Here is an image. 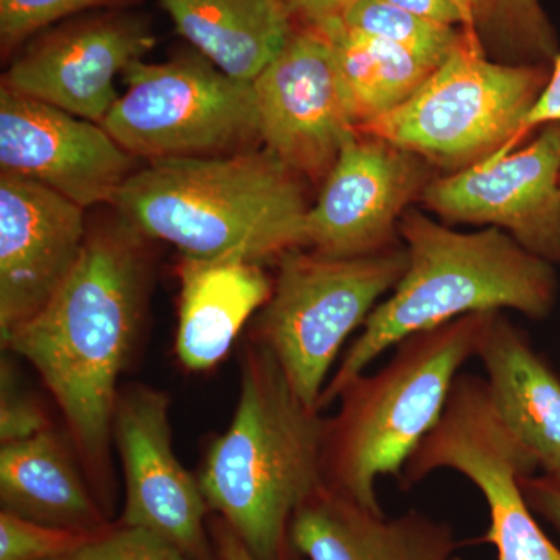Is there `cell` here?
<instances>
[{"instance_id":"cell-1","label":"cell","mask_w":560,"mask_h":560,"mask_svg":"<svg viewBox=\"0 0 560 560\" xmlns=\"http://www.w3.org/2000/svg\"><path fill=\"white\" fill-rule=\"evenodd\" d=\"M149 242L116 210L90 223L80 259L60 290L32 319L0 338L3 349L38 372L60 407L88 477L103 489L113 477L119 378L149 305Z\"/></svg>"},{"instance_id":"cell-2","label":"cell","mask_w":560,"mask_h":560,"mask_svg":"<svg viewBox=\"0 0 560 560\" xmlns=\"http://www.w3.org/2000/svg\"><path fill=\"white\" fill-rule=\"evenodd\" d=\"M305 179L270 151L147 162L113 209L183 257L267 264L307 248Z\"/></svg>"},{"instance_id":"cell-3","label":"cell","mask_w":560,"mask_h":560,"mask_svg":"<svg viewBox=\"0 0 560 560\" xmlns=\"http://www.w3.org/2000/svg\"><path fill=\"white\" fill-rule=\"evenodd\" d=\"M399 234L407 268L346 350L323 390L320 411L337 400L346 383L411 335L475 313L514 311L545 319L555 311L559 293L555 265L522 248L504 231L458 232L408 209Z\"/></svg>"},{"instance_id":"cell-4","label":"cell","mask_w":560,"mask_h":560,"mask_svg":"<svg viewBox=\"0 0 560 560\" xmlns=\"http://www.w3.org/2000/svg\"><path fill=\"white\" fill-rule=\"evenodd\" d=\"M320 412L291 389L270 350L245 349L234 418L210 444L198 481L209 510L257 560L283 559L294 514L326 485Z\"/></svg>"},{"instance_id":"cell-5","label":"cell","mask_w":560,"mask_h":560,"mask_svg":"<svg viewBox=\"0 0 560 560\" xmlns=\"http://www.w3.org/2000/svg\"><path fill=\"white\" fill-rule=\"evenodd\" d=\"M493 313V312H492ZM492 313H475L419 331L396 346L374 374L357 375L326 420L324 480L331 489L383 512L381 477H400L423 438L440 422L460 368L477 357Z\"/></svg>"},{"instance_id":"cell-6","label":"cell","mask_w":560,"mask_h":560,"mask_svg":"<svg viewBox=\"0 0 560 560\" xmlns=\"http://www.w3.org/2000/svg\"><path fill=\"white\" fill-rule=\"evenodd\" d=\"M551 69L489 60L478 36L466 33L404 105L357 131L411 151L431 167L466 171L517 149Z\"/></svg>"},{"instance_id":"cell-7","label":"cell","mask_w":560,"mask_h":560,"mask_svg":"<svg viewBox=\"0 0 560 560\" xmlns=\"http://www.w3.org/2000/svg\"><path fill=\"white\" fill-rule=\"evenodd\" d=\"M407 261L405 246L364 257L298 248L276 261L271 296L254 319L250 341L270 350L308 407L319 410L345 341L397 285Z\"/></svg>"},{"instance_id":"cell-8","label":"cell","mask_w":560,"mask_h":560,"mask_svg":"<svg viewBox=\"0 0 560 560\" xmlns=\"http://www.w3.org/2000/svg\"><path fill=\"white\" fill-rule=\"evenodd\" d=\"M102 127L136 160L224 156L261 149L250 81L200 57L136 61Z\"/></svg>"},{"instance_id":"cell-9","label":"cell","mask_w":560,"mask_h":560,"mask_svg":"<svg viewBox=\"0 0 560 560\" xmlns=\"http://www.w3.org/2000/svg\"><path fill=\"white\" fill-rule=\"evenodd\" d=\"M442 469L463 475L485 497L489 528L480 541L495 547L497 560H560L521 488L523 475L537 474L539 463L508 429L478 375H458L440 422L405 464L400 485L411 488Z\"/></svg>"},{"instance_id":"cell-10","label":"cell","mask_w":560,"mask_h":560,"mask_svg":"<svg viewBox=\"0 0 560 560\" xmlns=\"http://www.w3.org/2000/svg\"><path fill=\"white\" fill-rule=\"evenodd\" d=\"M420 200L448 224L497 228L522 248L560 264V124L529 145L431 179Z\"/></svg>"},{"instance_id":"cell-11","label":"cell","mask_w":560,"mask_h":560,"mask_svg":"<svg viewBox=\"0 0 560 560\" xmlns=\"http://www.w3.org/2000/svg\"><path fill=\"white\" fill-rule=\"evenodd\" d=\"M154 43L149 22L125 9L65 21L28 40L2 90L102 125L120 95L117 77Z\"/></svg>"},{"instance_id":"cell-12","label":"cell","mask_w":560,"mask_h":560,"mask_svg":"<svg viewBox=\"0 0 560 560\" xmlns=\"http://www.w3.org/2000/svg\"><path fill=\"white\" fill-rule=\"evenodd\" d=\"M430 168L411 151L353 131L308 210L307 249L364 257L397 248L401 217L429 186Z\"/></svg>"},{"instance_id":"cell-13","label":"cell","mask_w":560,"mask_h":560,"mask_svg":"<svg viewBox=\"0 0 560 560\" xmlns=\"http://www.w3.org/2000/svg\"><path fill=\"white\" fill-rule=\"evenodd\" d=\"M261 147L313 184H323L355 131L342 101L329 39L296 27L253 81Z\"/></svg>"},{"instance_id":"cell-14","label":"cell","mask_w":560,"mask_h":560,"mask_svg":"<svg viewBox=\"0 0 560 560\" xmlns=\"http://www.w3.org/2000/svg\"><path fill=\"white\" fill-rule=\"evenodd\" d=\"M125 508L120 525L149 529L195 560H210L208 501L173 448L171 397L145 385L120 389L113 419Z\"/></svg>"},{"instance_id":"cell-15","label":"cell","mask_w":560,"mask_h":560,"mask_svg":"<svg viewBox=\"0 0 560 560\" xmlns=\"http://www.w3.org/2000/svg\"><path fill=\"white\" fill-rule=\"evenodd\" d=\"M138 161L101 124L0 88V173L83 209L113 208Z\"/></svg>"},{"instance_id":"cell-16","label":"cell","mask_w":560,"mask_h":560,"mask_svg":"<svg viewBox=\"0 0 560 560\" xmlns=\"http://www.w3.org/2000/svg\"><path fill=\"white\" fill-rule=\"evenodd\" d=\"M88 230L86 209L35 180L0 173V338L60 290Z\"/></svg>"},{"instance_id":"cell-17","label":"cell","mask_w":560,"mask_h":560,"mask_svg":"<svg viewBox=\"0 0 560 560\" xmlns=\"http://www.w3.org/2000/svg\"><path fill=\"white\" fill-rule=\"evenodd\" d=\"M290 545L308 560H455L453 529L419 511L386 517L323 485L294 514Z\"/></svg>"},{"instance_id":"cell-18","label":"cell","mask_w":560,"mask_h":560,"mask_svg":"<svg viewBox=\"0 0 560 560\" xmlns=\"http://www.w3.org/2000/svg\"><path fill=\"white\" fill-rule=\"evenodd\" d=\"M477 359L490 399L511 433L539 463L560 469V378L504 312H493Z\"/></svg>"},{"instance_id":"cell-19","label":"cell","mask_w":560,"mask_h":560,"mask_svg":"<svg viewBox=\"0 0 560 560\" xmlns=\"http://www.w3.org/2000/svg\"><path fill=\"white\" fill-rule=\"evenodd\" d=\"M176 355L186 370L217 366L272 291L264 265L183 257Z\"/></svg>"},{"instance_id":"cell-20","label":"cell","mask_w":560,"mask_h":560,"mask_svg":"<svg viewBox=\"0 0 560 560\" xmlns=\"http://www.w3.org/2000/svg\"><path fill=\"white\" fill-rule=\"evenodd\" d=\"M176 31L232 79L250 81L289 43L296 24L280 0H160Z\"/></svg>"},{"instance_id":"cell-21","label":"cell","mask_w":560,"mask_h":560,"mask_svg":"<svg viewBox=\"0 0 560 560\" xmlns=\"http://www.w3.org/2000/svg\"><path fill=\"white\" fill-rule=\"evenodd\" d=\"M0 503L3 511L46 525L108 529L68 448L51 429L2 444Z\"/></svg>"},{"instance_id":"cell-22","label":"cell","mask_w":560,"mask_h":560,"mask_svg":"<svg viewBox=\"0 0 560 560\" xmlns=\"http://www.w3.org/2000/svg\"><path fill=\"white\" fill-rule=\"evenodd\" d=\"M315 28L329 39L342 101L355 130L399 108L434 72L400 47L341 20Z\"/></svg>"},{"instance_id":"cell-23","label":"cell","mask_w":560,"mask_h":560,"mask_svg":"<svg viewBox=\"0 0 560 560\" xmlns=\"http://www.w3.org/2000/svg\"><path fill=\"white\" fill-rule=\"evenodd\" d=\"M475 33L504 65H555L558 33L540 0H478Z\"/></svg>"},{"instance_id":"cell-24","label":"cell","mask_w":560,"mask_h":560,"mask_svg":"<svg viewBox=\"0 0 560 560\" xmlns=\"http://www.w3.org/2000/svg\"><path fill=\"white\" fill-rule=\"evenodd\" d=\"M337 20L355 31L388 40L433 69L447 60L466 35L463 28L423 20L383 0H355Z\"/></svg>"},{"instance_id":"cell-25","label":"cell","mask_w":560,"mask_h":560,"mask_svg":"<svg viewBox=\"0 0 560 560\" xmlns=\"http://www.w3.org/2000/svg\"><path fill=\"white\" fill-rule=\"evenodd\" d=\"M139 0H0V46L3 55L83 11L116 10Z\"/></svg>"},{"instance_id":"cell-26","label":"cell","mask_w":560,"mask_h":560,"mask_svg":"<svg viewBox=\"0 0 560 560\" xmlns=\"http://www.w3.org/2000/svg\"><path fill=\"white\" fill-rule=\"evenodd\" d=\"M103 533V530H102ZM101 533L62 528L0 512V560H55L84 547Z\"/></svg>"},{"instance_id":"cell-27","label":"cell","mask_w":560,"mask_h":560,"mask_svg":"<svg viewBox=\"0 0 560 560\" xmlns=\"http://www.w3.org/2000/svg\"><path fill=\"white\" fill-rule=\"evenodd\" d=\"M55 560H195L149 529L120 525L105 529L84 547Z\"/></svg>"},{"instance_id":"cell-28","label":"cell","mask_w":560,"mask_h":560,"mask_svg":"<svg viewBox=\"0 0 560 560\" xmlns=\"http://www.w3.org/2000/svg\"><path fill=\"white\" fill-rule=\"evenodd\" d=\"M16 372L9 361L0 370V441L2 444L31 440L50 430L46 411L18 383Z\"/></svg>"},{"instance_id":"cell-29","label":"cell","mask_w":560,"mask_h":560,"mask_svg":"<svg viewBox=\"0 0 560 560\" xmlns=\"http://www.w3.org/2000/svg\"><path fill=\"white\" fill-rule=\"evenodd\" d=\"M521 488L534 514L560 536V469L523 475Z\"/></svg>"},{"instance_id":"cell-30","label":"cell","mask_w":560,"mask_h":560,"mask_svg":"<svg viewBox=\"0 0 560 560\" xmlns=\"http://www.w3.org/2000/svg\"><path fill=\"white\" fill-rule=\"evenodd\" d=\"M296 27H320L337 20L355 0H280Z\"/></svg>"},{"instance_id":"cell-31","label":"cell","mask_w":560,"mask_h":560,"mask_svg":"<svg viewBox=\"0 0 560 560\" xmlns=\"http://www.w3.org/2000/svg\"><path fill=\"white\" fill-rule=\"evenodd\" d=\"M548 124H560V54L552 65L550 80L523 121L521 139Z\"/></svg>"},{"instance_id":"cell-32","label":"cell","mask_w":560,"mask_h":560,"mask_svg":"<svg viewBox=\"0 0 560 560\" xmlns=\"http://www.w3.org/2000/svg\"><path fill=\"white\" fill-rule=\"evenodd\" d=\"M423 20L463 28V18L453 0H383Z\"/></svg>"},{"instance_id":"cell-33","label":"cell","mask_w":560,"mask_h":560,"mask_svg":"<svg viewBox=\"0 0 560 560\" xmlns=\"http://www.w3.org/2000/svg\"><path fill=\"white\" fill-rule=\"evenodd\" d=\"M213 540H215L217 560H257L246 545L238 539L237 534L224 522L215 526Z\"/></svg>"},{"instance_id":"cell-34","label":"cell","mask_w":560,"mask_h":560,"mask_svg":"<svg viewBox=\"0 0 560 560\" xmlns=\"http://www.w3.org/2000/svg\"><path fill=\"white\" fill-rule=\"evenodd\" d=\"M453 3H455L460 18H463V31L477 36V33H475V13H477L478 0H453Z\"/></svg>"},{"instance_id":"cell-35","label":"cell","mask_w":560,"mask_h":560,"mask_svg":"<svg viewBox=\"0 0 560 560\" xmlns=\"http://www.w3.org/2000/svg\"><path fill=\"white\" fill-rule=\"evenodd\" d=\"M455 560H459V559H455Z\"/></svg>"}]
</instances>
